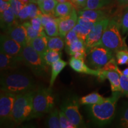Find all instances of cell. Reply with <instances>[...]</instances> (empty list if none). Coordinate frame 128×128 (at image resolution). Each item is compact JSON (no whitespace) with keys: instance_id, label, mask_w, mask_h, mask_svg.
I'll list each match as a JSON object with an SVG mask.
<instances>
[{"instance_id":"603a6c76","label":"cell","mask_w":128,"mask_h":128,"mask_svg":"<svg viewBox=\"0 0 128 128\" xmlns=\"http://www.w3.org/2000/svg\"><path fill=\"white\" fill-rule=\"evenodd\" d=\"M46 127L49 128H61L60 120V110L54 108L49 113L46 120Z\"/></svg>"},{"instance_id":"8d00e7d4","label":"cell","mask_w":128,"mask_h":128,"mask_svg":"<svg viewBox=\"0 0 128 128\" xmlns=\"http://www.w3.org/2000/svg\"><path fill=\"white\" fill-rule=\"evenodd\" d=\"M10 2L11 4V7L13 10L14 14H15L17 18L18 13L26 5L24 4L21 0H10Z\"/></svg>"},{"instance_id":"4316f807","label":"cell","mask_w":128,"mask_h":128,"mask_svg":"<svg viewBox=\"0 0 128 128\" xmlns=\"http://www.w3.org/2000/svg\"><path fill=\"white\" fill-rule=\"evenodd\" d=\"M117 121L120 127L128 128V102H124L120 108Z\"/></svg>"},{"instance_id":"d590c367","label":"cell","mask_w":128,"mask_h":128,"mask_svg":"<svg viewBox=\"0 0 128 128\" xmlns=\"http://www.w3.org/2000/svg\"><path fill=\"white\" fill-rule=\"evenodd\" d=\"M60 120L61 128H76L61 110H60Z\"/></svg>"},{"instance_id":"f546056e","label":"cell","mask_w":128,"mask_h":128,"mask_svg":"<svg viewBox=\"0 0 128 128\" xmlns=\"http://www.w3.org/2000/svg\"><path fill=\"white\" fill-rule=\"evenodd\" d=\"M113 0H88L87 6L84 9H102L110 5Z\"/></svg>"},{"instance_id":"7c38bea8","label":"cell","mask_w":128,"mask_h":128,"mask_svg":"<svg viewBox=\"0 0 128 128\" xmlns=\"http://www.w3.org/2000/svg\"><path fill=\"white\" fill-rule=\"evenodd\" d=\"M1 52L12 56H19L23 50V46L6 33L1 34L0 36Z\"/></svg>"},{"instance_id":"7402d4cb","label":"cell","mask_w":128,"mask_h":128,"mask_svg":"<svg viewBox=\"0 0 128 128\" xmlns=\"http://www.w3.org/2000/svg\"><path fill=\"white\" fill-rule=\"evenodd\" d=\"M61 56V52L49 49L42 56L44 63L47 66H51L54 62L60 60Z\"/></svg>"},{"instance_id":"5bb4252c","label":"cell","mask_w":128,"mask_h":128,"mask_svg":"<svg viewBox=\"0 0 128 128\" xmlns=\"http://www.w3.org/2000/svg\"><path fill=\"white\" fill-rule=\"evenodd\" d=\"M23 63L22 58L19 56H12L1 52L0 53V68L1 71L14 70Z\"/></svg>"},{"instance_id":"ee69618b","label":"cell","mask_w":128,"mask_h":128,"mask_svg":"<svg viewBox=\"0 0 128 128\" xmlns=\"http://www.w3.org/2000/svg\"><path fill=\"white\" fill-rule=\"evenodd\" d=\"M10 7L11 4L10 1L7 2V1H4L3 0H0V13L9 8Z\"/></svg>"},{"instance_id":"7bdbcfd3","label":"cell","mask_w":128,"mask_h":128,"mask_svg":"<svg viewBox=\"0 0 128 128\" xmlns=\"http://www.w3.org/2000/svg\"><path fill=\"white\" fill-rule=\"evenodd\" d=\"M87 50H82L75 52L72 56L76 59L82 60L83 61H86V58H87Z\"/></svg>"},{"instance_id":"30bf717a","label":"cell","mask_w":128,"mask_h":128,"mask_svg":"<svg viewBox=\"0 0 128 128\" xmlns=\"http://www.w3.org/2000/svg\"><path fill=\"white\" fill-rule=\"evenodd\" d=\"M110 20V18L108 17L96 22L94 28L90 30L85 41L87 49L98 46L104 32L109 23Z\"/></svg>"},{"instance_id":"ffe728a7","label":"cell","mask_w":128,"mask_h":128,"mask_svg":"<svg viewBox=\"0 0 128 128\" xmlns=\"http://www.w3.org/2000/svg\"><path fill=\"white\" fill-rule=\"evenodd\" d=\"M67 62L62 60L61 59L58 61L54 62L51 65V76L50 79L49 81V87L52 88L54 86L57 76L60 74L64 68L66 66Z\"/></svg>"},{"instance_id":"44dd1931","label":"cell","mask_w":128,"mask_h":128,"mask_svg":"<svg viewBox=\"0 0 128 128\" xmlns=\"http://www.w3.org/2000/svg\"><path fill=\"white\" fill-rule=\"evenodd\" d=\"M74 8V7L71 2H58L55 7L54 16L56 18H58L70 15L72 12Z\"/></svg>"},{"instance_id":"5b68a950","label":"cell","mask_w":128,"mask_h":128,"mask_svg":"<svg viewBox=\"0 0 128 128\" xmlns=\"http://www.w3.org/2000/svg\"><path fill=\"white\" fill-rule=\"evenodd\" d=\"M33 119L40 118L49 113L55 106V98L52 88L40 87L33 96Z\"/></svg>"},{"instance_id":"8fae6325","label":"cell","mask_w":128,"mask_h":128,"mask_svg":"<svg viewBox=\"0 0 128 128\" xmlns=\"http://www.w3.org/2000/svg\"><path fill=\"white\" fill-rule=\"evenodd\" d=\"M78 12H76L75 7L74 8L72 12L70 15L56 18L60 31V36L61 38L64 39L67 33L70 30L73 29L75 26L78 23Z\"/></svg>"},{"instance_id":"3957f363","label":"cell","mask_w":128,"mask_h":128,"mask_svg":"<svg viewBox=\"0 0 128 128\" xmlns=\"http://www.w3.org/2000/svg\"><path fill=\"white\" fill-rule=\"evenodd\" d=\"M34 91L16 94L12 112V124H18L33 119Z\"/></svg>"},{"instance_id":"c3c4849f","label":"cell","mask_w":128,"mask_h":128,"mask_svg":"<svg viewBox=\"0 0 128 128\" xmlns=\"http://www.w3.org/2000/svg\"><path fill=\"white\" fill-rule=\"evenodd\" d=\"M3 1H7V2H8V1H10V0H3Z\"/></svg>"},{"instance_id":"f1b7e54d","label":"cell","mask_w":128,"mask_h":128,"mask_svg":"<svg viewBox=\"0 0 128 128\" xmlns=\"http://www.w3.org/2000/svg\"><path fill=\"white\" fill-rule=\"evenodd\" d=\"M65 49V51L68 55L72 56L75 52H78V51L87 50V47H86V44L84 40L81 39H78Z\"/></svg>"},{"instance_id":"836d02e7","label":"cell","mask_w":128,"mask_h":128,"mask_svg":"<svg viewBox=\"0 0 128 128\" xmlns=\"http://www.w3.org/2000/svg\"><path fill=\"white\" fill-rule=\"evenodd\" d=\"M118 65H128V50H120L115 54Z\"/></svg>"},{"instance_id":"d4e9b609","label":"cell","mask_w":128,"mask_h":128,"mask_svg":"<svg viewBox=\"0 0 128 128\" xmlns=\"http://www.w3.org/2000/svg\"><path fill=\"white\" fill-rule=\"evenodd\" d=\"M44 27L48 36L55 37L60 36V31L56 17H53L52 18L48 21L44 25Z\"/></svg>"},{"instance_id":"83f0119b","label":"cell","mask_w":128,"mask_h":128,"mask_svg":"<svg viewBox=\"0 0 128 128\" xmlns=\"http://www.w3.org/2000/svg\"><path fill=\"white\" fill-rule=\"evenodd\" d=\"M48 47L49 49L61 51L65 47V44L64 39L60 36L49 37L48 36Z\"/></svg>"},{"instance_id":"ab89813d","label":"cell","mask_w":128,"mask_h":128,"mask_svg":"<svg viewBox=\"0 0 128 128\" xmlns=\"http://www.w3.org/2000/svg\"><path fill=\"white\" fill-rule=\"evenodd\" d=\"M78 23L81 25H82V26H84V28H88L90 30H92L94 28L96 22H92V21L85 18V17L78 16Z\"/></svg>"},{"instance_id":"8992f818","label":"cell","mask_w":128,"mask_h":128,"mask_svg":"<svg viewBox=\"0 0 128 128\" xmlns=\"http://www.w3.org/2000/svg\"><path fill=\"white\" fill-rule=\"evenodd\" d=\"M23 63L28 67L36 76H43L48 72V66L43 60L42 57L30 44L24 46L21 53Z\"/></svg>"},{"instance_id":"e575fe53","label":"cell","mask_w":128,"mask_h":128,"mask_svg":"<svg viewBox=\"0 0 128 128\" xmlns=\"http://www.w3.org/2000/svg\"><path fill=\"white\" fill-rule=\"evenodd\" d=\"M120 24L122 34L127 35L128 34V7L122 16Z\"/></svg>"},{"instance_id":"ba28073f","label":"cell","mask_w":128,"mask_h":128,"mask_svg":"<svg viewBox=\"0 0 128 128\" xmlns=\"http://www.w3.org/2000/svg\"><path fill=\"white\" fill-rule=\"evenodd\" d=\"M80 104V99L77 96H69L63 100L60 110L76 128H86V125L79 110Z\"/></svg>"},{"instance_id":"7a4b0ae2","label":"cell","mask_w":128,"mask_h":128,"mask_svg":"<svg viewBox=\"0 0 128 128\" xmlns=\"http://www.w3.org/2000/svg\"><path fill=\"white\" fill-rule=\"evenodd\" d=\"M14 70L1 71V91L18 94L38 88L34 80L30 75Z\"/></svg>"},{"instance_id":"4fadbf2b","label":"cell","mask_w":128,"mask_h":128,"mask_svg":"<svg viewBox=\"0 0 128 128\" xmlns=\"http://www.w3.org/2000/svg\"><path fill=\"white\" fill-rule=\"evenodd\" d=\"M4 33L8 35L11 38L18 42L23 47L28 44V33L23 24L17 23Z\"/></svg>"},{"instance_id":"7dc6e473","label":"cell","mask_w":128,"mask_h":128,"mask_svg":"<svg viewBox=\"0 0 128 128\" xmlns=\"http://www.w3.org/2000/svg\"><path fill=\"white\" fill-rule=\"evenodd\" d=\"M58 2L63 3V2H71V0H57Z\"/></svg>"},{"instance_id":"484cf974","label":"cell","mask_w":128,"mask_h":128,"mask_svg":"<svg viewBox=\"0 0 128 128\" xmlns=\"http://www.w3.org/2000/svg\"><path fill=\"white\" fill-rule=\"evenodd\" d=\"M103 96L98 92H92L87 96H83L80 98V103L81 105H92L100 103L104 100Z\"/></svg>"},{"instance_id":"60d3db41","label":"cell","mask_w":128,"mask_h":128,"mask_svg":"<svg viewBox=\"0 0 128 128\" xmlns=\"http://www.w3.org/2000/svg\"><path fill=\"white\" fill-rule=\"evenodd\" d=\"M30 9L28 4L20 11L17 16V18L20 21L27 20L28 19H30Z\"/></svg>"},{"instance_id":"9a60e30c","label":"cell","mask_w":128,"mask_h":128,"mask_svg":"<svg viewBox=\"0 0 128 128\" xmlns=\"http://www.w3.org/2000/svg\"><path fill=\"white\" fill-rule=\"evenodd\" d=\"M69 65L74 71L77 72L85 74L91 75L96 76H98L100 74V70H94L88 66L85 61L76 59L72 56L69 62Z\"/></svg>"},{"instance_id":"4dcf8cb0","label":"cell","mask_w":128,"mask_h":128,"mask_svg":"<svg viewBox=\"0 0 128 128\" xmlns=\"http://www.w3.org/2000/svg\"><path fill=\"white\" fill-rule=\"evenodd\" d=\"M23 24V25L24 26V27L26 28L27 30L28 44H30V42H31L33 39L37 38V37L45 34V32H44V33H40V32L36 31V30L34 29V28L32 27L30 22H24Z\"/></svg>"},{"instance_id":"1f68e13d","label":"cell","mask_w":128,"mask_h":128,"mask_svg":"<svg viewBox=\"0 0 128 128\" xmlns=\"http://www.w3.org/2000/svg\"><path fill=\"white\" fill-rule=\"evenodd\" d=\"M120 75V87L122 88V92L123 95L128 97V76H126L122 73L119 68L117 69Z\"/></svg>"},{"instance_id":"9c48e42d","label":"cell","mask_w":128,"mask_h":128,"mask_svg":"<svg viewBox=\"0 0 128 128\" xmlns=\"http://www.w3.org/2000/svg\"><path fill=\"white\" fill-rule=\"evenodd\" d=\"M16 94L1 91L0 94V122L1 126L12 124V112Z\"/></svg>"},{"instance_id":"ac0fdd59","label":"cell","mask_w":128,"mask_h":128,"mask_svg":"<svg viewBox=\"0 0 128 128\" xmlns=\"http://www.w3.org/2000/svg\"><path fill=\"white\" fill-rule=\"evenodd\" d=\"M48 36L44 34L37 37L30 42V44L42 56L48 49Z\"/></svg>"},{"instance_id":"277c9868","label":"cell","mask_w":128,"mask_h":128,"mask_svg":"<svg viewBox=\"0 0 128 128\" xmlns=\"http://www.w3.org/2000/svg\"><path fill=\"white\" fill-rule=\"evenodd\" d=\"M120 30V21L116 18L110 19L97 46H103L114 54L120 50H128L124 39H123L121 35Z\"/></svg>"},{"instance_id":"e0dca14e","label":"cell","mask_w":128,"mask_h":128,"mask_svg":"<svg viewBox=\"0 0 128 128\" xmlns=\"http://www.w3.org/2000/svg\"><path fill=\"white\" fill-rule=\"evenodd\" d=\"M0 15L1 28L4 32L7 31L8 29L12 28V26L17 23L16 21L17 17L11 7L4 12H1Z\"/></svg>"},{"instance_id":"cb8c5ba5","label":"cell","mask_w":128,"mask_h":128,"mask_svg":"<svg viewBox=\"0 0 128 128\" xmlns=\"http://www.w3.org/2000/svg\"><path fill=\"white\" fill-rule=\"evenodd\" d=\"M58 3L57 0H44L38 5L42 14L54 16L55 9Z\"/></svg>"},{"instance_id":"b9f144b4","label":"cell","mask_w":128,"mask_h":128,"mask_svg":"<svg viewBox=\"0 0 128 128\" xmlns=\"http://www.w3.org/2000/svg\"><path fill=\"white\" fill-rule=\"evenodd\" d=\"M88 0H71L73 6L78 10H82L87 6Z\"/></svg>"},{"instance_id":"2e32d148","label":"cell","mask_w":128,"mask_h":128,"mask_svg":"<svg viewBox=\"0 0 128 128\" xmlns=\"http://www.w3.org/2000/svg\"><path fill=\"white\" fill-rule=\"evenodd\" d=\"M78 14L79 16L85 17L93 22H98L108 17V14L106 12L102 9L80 10L78 12Z\"/></svg>"},{"instance_id":"d6986e66","label":"cell","mask_w":128,"mask_h":128,"mask_svg":"<svg viewBox=\"0 0 128 128\" xmlns=\"http://www.w3.org/2000/svg\"><path fill=\"white\" fill-rule=\"evenodd\" d=\"M106 76L107 79L108 80L111 87L112 92H121L122 88L120 87V75L118 71H106Z\"/></svg>"},{"instance_id":"6da1fadb","label":"cell","mask_w":128,"mask_h":128,"mask_svg":"<svg viewBox=\"0 0 128 128\" xmlns=\"http://www.w3.org/2000/svg\"><path fill=\"white\" fill-rule=\"evenodd\" d=\"M122 94L121 92H114L110 97L105 98L101 103L87 105L86 111L90 120L99 126L110 124L115 117L116 103Z\"/></svg>"},{"instance_id":"74e56055","label":"cell","mask_w":128,"mask_h":128,"mask_svg":"<svg viewBox=\"0 0 128 128\" xmlns=\"http://www.w3.org/2000/svg\"><path fill=\"white\" fill-rule=\"evenodd\" d=\"M30 23L34 29L36 31L40 32V33H44V27L42 23L41 18L40 16H37L36 17L30 19Z\"/></svg>"},{"instance_id":"d6a6232c","label":"cell","mask_w":128,"mask_h":128,"mask_svg":"<svg viewBox=\"0 0 128 128\" xmlns=\"http://www.w3.org/2000/svg\"><path fill=\"white\" fill-rule=\"evenodd\" d=\"M73 30L76 32L79 39H82L84 41H86L87 36L90 32L89 29L84 28V26H82V25H81L78 23H76V24L74 28H73Z\"/></svg>"},{"instance_id":"f35d334b","label":"cell","mask_w":128,"mask_h":128,"mask_svg":"<svg viewBox=\"0 0 128 128\" xmlns=\"http://www.w3.org/2000/svg\"><path fill=\"white\" fill-rule=\"evenodd\" d=\"M79 39L77 34H76V32L74 31L73 29L70 30V32L67 33L66 36L64 38V40H65V47L66 48L68 47L71 44H72L74 42H75L76 40Z\"/></svg>"},{"instance_id":"f6af8a7d","label":"cell","mask_w":128,"mask_h":128,"mask_svg":"<svg viewBox=\"0 0 128 128\" xmlns=\"http://www.w3.org/2000/svg\"><path fill=\"white\" fill-rule=\"evenodd\" d=\"M120 6H128V0H117Z\"/></svg>"},{"instance_id":"52a82bcc","label":"cell","mask_w":128,"mask_h":128,"mask_svg":"<svg viewBox=\"0 0 128 128\" xmlns=\"http://www.w3.org/2000/svg\"><path fill=\"white\" fill-rule=\"evenodd\" d=\"M86 63L94 70H101L110 60L114 58L115 54L103 46H94L87 49Z\"/></svg>"},{"instance_id":"bcb514c9","label":"cell","mask_w":128,"mask_h":128,"mask_svg":"<svg viewBox=\"0 0 128 128\" xmlns=\"http://www.w3.org/2000/svg\"><path fill=\"white\" fill-rule=\"evenodd\" d=\"M122 73L124 74V75H125L126 76H128V67L124 69V71H122Z\"/></svg>"}]
</instances>
